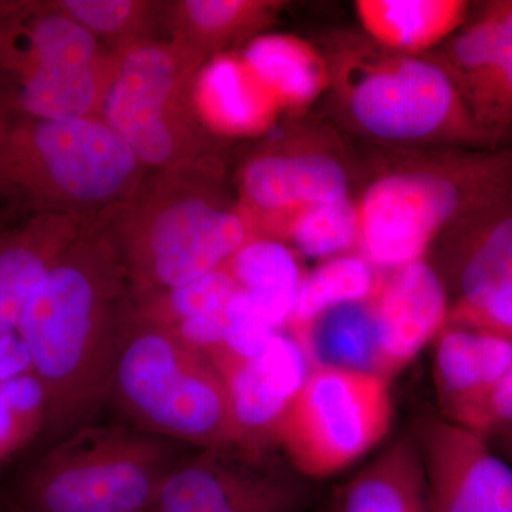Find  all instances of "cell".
Instances as JSON below:
<instances>
[{"instance_id":"obj_31","label":"cell","mask_w":512,"mask_h":512,"mask_svg":"<svg viewBox=\"0 0 512 512\" xmlns=\"http://www.w3.org/2000/svg\"><path fill=\"white\" fill-rule=\"evenodd\" d=\"M276 330L247 293L239 292L229 303L224 343L210 360L221 357L249 359L259 355L274 338Z\"/></svg>"},{"instance_id":"obj_10","label":"cell","mask_w":512,"mask_h":512,"mask_svg":"<svg viewBox=\"0 0 512 512\" xmlns=\"http://www.w3.org/2000/svg\"><path fill=\"white\" fill-rule=\"evenodd\" d=\"M350 109L360 126L386 140H419L447 127L468 138L487 136L450 72L413 57L366 73L353 87Z\"/></svg>"},{"instance_id":"obj_37","label":"cell","mask_w":512,"mask_h":512,"mask_svg":"<svg viewBox=\"0 0 512 512\" xmlns=\"http://www.w3.org/2000/svg\"><path fill=\"white\" fill-rule=\"evenodd\" d=\"M6 512H8V511H6Z\"/></svg>"},{"instance_id":"obj_8","label":"cell","mask_w":512,"mask_h":512,"mask_svg":"<svg viewBox=\"0 0 512 512\" xmlns=\"http://www.w3.org/2000/svg\"><path fill=\"white\" fill-rule=\"evenodd\" d=\"M390 380L345 367L312 366L282 427L279 448L305 480H325L365 458L394 423Z\"/></svg>"},{"instance_id":"obj_5","label":"cell","mask_w":512,"mask_h":512,"mask_svg":"<svg viewBox=\"0 0 512 512\" xmlns=\"http://www.w3.org/2000/svg\"><path fill=\"white\" fill-rule=\"evenodd\" d=\"M184 444L126 427H80L26 476L8 512H146Z\"/></svg>"},{"instance_id":"obj_13","label":"cell","mask_w":512,"mask_h":512,"mask_svg":"<svg viewBox=\"0 0 512 512\" xmlns=\"http://www.w3.org/2000/svg\"><path fill=\"white\" fill-rule=\"evenodd\" d=\"M227 390L238 450L272 456L279 448L286 416L312 369L302 346L288 332H276L259 355L212 360Z\"/></svg>"},{"instance_id":"obj_17","label":"cell","mask_w":512,"mask_h":512,"mask_svg":"<svg viewBox=\"0 0 512 512\" xmlns=\"http://www.w3.org/2000/svg\"><path fill=\"white\" fill-rule=\"evenodd\" d=\"M86 225L72 215L36 214L0 237V338L18 330L40 279Z\"/></svg>"},{"instance_id":"obj_32","label":"cell","mask_w":512,"mask_h":512,"mask_svg":"<svg viewBox=\"0 0 512 512\" xmlns=\"http://www.w3.org/2000/svg\"><path fill=\"white\" fill-rule=\"evenodd\" d=\"M476 431L485 439L503 436L512 431V363L491 392L458 423Z\"/></svg>"},{"instance_id":"obj_24","label":"cell","mask_w":512,"mask_h":512,"mask_svg":"<svg viewBox=\"0 0 512 512\" xmlns=\"http://www.w3.org/2000/svg\"><path fill=\"white\" fill-rule=\"evenodd\" d=\"M356 9L376 40L403 52H417L456 30L467 5L457 0H365Z\"/></svg>"},{"instance_id":"obj_12","label":"cell","mask_w":512,"mask_h":512,"mask_svg":"<svg viewBox=\"0 0 512 512\" xmlns=\"http://www.w3.org/2000/svg\"><path fill=\"white\" fill-rule=\"evenodd\" d=\"M431 511L512 512V464L476 431L423 413L412 430Z\"/></svg>"},{"instance_id":"obj_20","label":"cell","mask_w":512,"mask_h":512,"mask_svg":"<svg viewBox=\"0 0 512 512\" xmlns=\"http://www.w3.org/2000/svg\"><path fill=\"white\" fill-rule=\"evenodd\" d=\"M481 218L485 224L476 225L451 261L448 282L456 293L451 308L477 305L512 282V197Z\"/></svg>"},{"instance_id":"obj_21","label":"cell","mask_w":512,"mask_h":512,"mask_svg":"<svg viewBox=\"0 0 512 512\" xmlns=\"http://www.w3.org/2000/svg\"><path fill=\"white\" fill-rule=\"evenodd\" d=\"M194 100L205 126L231 134L261 130L271 120L275 100L244 62L218 57L195 77Z\"/></svg>"},{"instance_id":"obj_26","label":"cell","mask_w":512,"mask_h":512,"mask_svg":"<svg viewBox=\"0 0 512 512\" xmlns=\"http://www.w3.org/2000/svg\"><path fill=\"white\" fill-rule=\"evenodd\" d=\"M312 366L376 373L377 340L372 303L340 306L312 323L301 343Z\"/></svg>"},{"instance_id":"obj_33","label":"cell","mask_w":512,"mask_h":512,"mask_svg":"<svg viewBox=\"0 0 512 512\" xmlns=\"http://www.w3.org/2000/svg\"><path fill=\"white\" fill-rule=\"evenodd\" d=\"M448 323L473 326L512 340V282L477 305L451 308Z\"/></svg>"},{"instance_id":"obj_1","label":"cell","mask_w":512,"mask_h":512,"mask_svg":"<svg viewBox=\"0 0 512 512\" xmlns=\"http://www.w3.org/2000/svg\"><path fill=\"white\" fill-rule=\"evenodd\" d=\"M134 313L119 251L101 225H86L30 295L19 338L45 393V429L62 440L90 424Z\"/></svg>"},{"instance_id":"obj_3","label":"cell","mask_w":512,"mask_h":512,"mask_svg":"<svg viewBox=\"0 0 512 512\" xmlns=\"http://www.w3.org/2000/svg\"><path fill=\"white\" fill-rule=\"evenodd\" d=\"M107 400L136 430L198 450H238L227 390L210 357L136 309Z\"/></svg>"},{"instance_id":"obj_22","label":"cell","mask_w":512,"mask_h":512,"mask_svg":"<svg viewBox=\"0 0 512 512\" xmlns=\"http://www.w3.org/2000/svg\"><path fill=\"white\" fill-rule=\"evenodd\" d=\"M224 268L276 330L286 328L306 274L292 248L274 239H251Z\"/></svg>"},{"instance_id":"obj_11","label":"cell","mask_w":512,"mask_h":512,"mask_svg":"<svg viewBox=\"0 0 512 512\" xmlns=\"http://www.w3.org/2000/svg\"><path fill=\"white\" fill-rule=\"evenodd\" d=\"M207 177L205 165L154 171L126 204L101 221L119 251L130 285L225 210Z\"/></svg>"},{"instance_id":"obj_35","label":"cell","mask_w":512,"mask_h":512,"mask_svg":"<svg viewBox=\"0 0 512 512\" xmlns=\"http://www.w3.org/2000/svg\"><path fill=\"white\" fill-rule=\"evenodd\" d=\"M484 18L494 20L498 25L512 32V2L497 3V5L490 6Z\"/></svg>"},{"instance_id":"obj_15","label":"cell","mask_w":512,"mask_h":512,"mask_svg":"<svg viewBox=\"0 0 512 512\" xmlns=\"http://www.w3.org/2000/svg\"><path fill=\"white\" fill-rule=\"evenodd\" d=\"M433 343L437 413L458 423L507 372L512 363V340L473 326L448 323Z\"/></svg>"},{"instance_id":"obj_29","label":"cell","mask_w":512,"mask_h":512,"mask_svg":"<svg viewBox=\"0 0 512 512\" xmlns=\"http://www.w3.org/2000/svg\"><path fill=\"white\" fill-rule=\"evenodd\" d=\"M239 292L237 282L222 266L150 301L138 303L134 309L141 318L173 328L185 319L227 311Z\"/></svg>"},{"instance_id":"obj_6","label":"cell","mask_w":512,"mask_h":512,"mask_svg":"<svg viewBox=\"0 0 512 512\" xmlns=\"http://www.w3.org/2000/svg\"><path fill=\"white\" fill-rule=\"evenodd\" d=\"M100 119L144 168L205 165V124L194 100L198 60L175 43L141 40L116 52Z\"/></svg>"},{"instance_id":"obj_27","label":"cell","mask_w":512,"mask_h":512,"mask_svg":"<svg viewBox=\"0 0 512 512\" xmlns=\"http://www.w3.org/2000/svg\"><path fill=\"white\" fill-rule=\"evenodd\" d=\"M261 3L241 0H187L167 8L174 30L173 43L201 62L214 49L249 22Z\"/></svg>"},{"instance_id":"obj_23","label":"cell","mask_w":512,"mask_h":512,"mask_svg":"<svg viewBox=\"0 0 512 512\" xmlns=\"http://www.w3.org/2000/svg\"><path fill=\"white\" fill-rule=\"evenodd\" d=\"M383 276L359 252L320 262L303 276L286 332L301 343L312 323L325 313L340 306L372 301Z\"/></svg>"},{"instance_id":"obj_7","label":"cell","mask_w":512,"mask_h":512,"mask_svg":"<svg viewBox=\"0 0 512 512\" xmlns=\"http://www.w3.org/2000/svg\"><path fill=\"white\" fill-rule=\"evenodd\" d=\"M512 195V157L477 161L464 178L402 173L370 185L359 207V254L383 274L423 261L460 212L480 214Z\"/></svg>"},{"instance_id":"obj_14","label":"cell","mask_w":512,"mask_h":512,"mask_svg":"<svg viewBox=\"0 0 512 512\" xmlns=\"http://www.w3.org/2000/svg\"><path fill=\"white\" fill-rule=\"evenodd\" d=\"M370 303L376 325V373L392 382L448 325L447 288L437 269L423 259L384 274Z\"/></svg>"},{"instance_id":"obj_19","label":"cell","mask_w":512,"mask_h":512,"mask_svg":"<svg viewBox=\"0 0 512 512\" xmlns=\"http://www.w3.org/2000/svg\"><path fill=\"white\" fill-rule=\"evenodd\" d=\"M242 188L255 207L284 211L348 198L349 180L338 161L322 154L262 156L242 174Z\"/></svg>"},{"instance_id":"obj_4","label":"cell","mask_w":512,"mask_h":512,"mask_svg":"<svg viewBox=\"0 0 512 512\" xmlns=\"http://www.w3.org/2000/svg\"><path fill=\"white\" fill-rule=\"evenodd\" d=\"M111 56L52 2L0 3V110L50 120L99 117Z\"/></svg>"},{"instance_id":"obj_18","label":"cell","mask_w":512,"mask_h":512,"mask_svg":"<svg viewBox=\"0 0 512 512\" xmlns=\"http://www.w3.org/2000/svg\"><path fill=\"white\" fill-rule=\"evenodd\" d=\"M332 512H433L412 431L394 439L339 488Z\"/></svg>"},{"instance_id":"obj_25","label":"cell","mask_w":512,"mask_h":512,"mask_svg":"<svg viewBox=\"0 0 512 512\" xmlns=\"http://www.w3.org/2000/svg\"><path fill=\"white\" fill-rule=\"evenodd\" d=\"M242 62L272 99L291 106L311 103L325 86L319 56L293 37H258L245 49Z\"/></svg>"},{"instance_id":"obj_2","label":"cell","mask_w":512,"mask_h":512,"mask_svg":"<svg viewBox=\"0 0 512 512\" xmlns=\"http://www.w3.org/2000/svg\"><path fill=\"white\" fill-rule=\"evenodd\" d=\"M146 168L100 117L50 120L0 110V194L28 215L106 220Z\"/></svg>"},{"instance_id":"obj_28","label":"cell","mask_w":512,"mask_h":512,"mask_svg":"<svg viewBox=\"0 0 512 512\" xmlns=\"http://www.w3.org/2000/svg\"><path fill=\"white\" fill-rule=\"evenodd\" d=\"M359 208L349 198L299 211L289 237L299 255L319 259L350 254L359 245Z\"/></svg>"},{"instance_id":"obj_16","label":"cell","mask_w":512,"mask_h":512,"mask_svg":"<svg viewBox=\"0 0 512 512\" xmlns=\"http://www.w3.org/2000/svg\"><path fill=\"white\" fill-rule=\"evenodd\" d=\"M451 76L484 133L512 127V32L483 18L450 46Z\"/></svg>"},{"instance_id":"obj_9","label":"cell","mask_w":512,"mask_h":512,"mask_svg":"<svg viewBox=\"0 0 512 512\" xmlns=\"http://www.w3.org/2000/svg\"><path fill=\"white\" fill-rule=\"evenodd\" d=\"M308 498L305 478L272 456L200 450L171 468L146 512H299Z\"/></svg>"},{"instance_id":"obj_34","label":"cell","mask_w":512,"mask_h":512,"mask_svg":"<svg viewBox=\"0 0 512 512\" xmlns=\"http://www.w3.org/2000/svg\"><path fill=\"white\" fill-rule=\"evenodd\" d=\"M32 215L20 210L18 205L13 204L5 195L0 194V237L9 232L10 229L18 227L23 221L28 220Z\"/></svg>"},{"instance_id":"obj_36","label":"cell","mask_w":512,"mask_h":512,"mask_svg":"<svg viewBox=\"0 0 512 512\" xmlns=\"http://www.w3.org/2000/svg\"><path fill=\"white\" fill-rule=\"evenodd\" d=\"M488 441H490L491 446H493L495 450L505 458V460L510 461L512 464V431L511 433L494 437V439H490Z\"/></svg>"},{"instance_id":"obj_30","label":"cell","mask_w":512,"mask_h":512,"mask_svg":"<svg viewBox=\"0 0 512 512\" xmlns=\"http://www.w3.org/2000/svg\"><path fill=\"white\" fill-rule=\"evenodd\" d=\"M52 3L97 39L101 37L116 42V52L146 40L141 32L154 19V10L158 9L151 3L134 0H63Z\"/></svg>"}]
</instances>
